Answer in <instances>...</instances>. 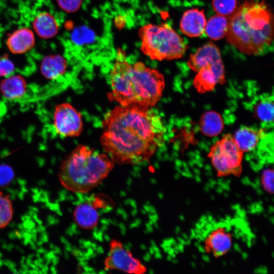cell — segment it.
<instances>
[{
    "label": "cell",
    "mask_w": 274,
    "mask_h": 274,
    "mask_svg": "<svg viewBox=\"0 0 274 274\" xmlns=\"http://www.w3.org/2000/svg\"><path fill=\"white\" fill-rule=\"evenodd\" d=\"M189 68L197 73L193 85L201 93L212 91L217 83L225 82V70L220 50L209 42L190 55L187 61Z\"/></svg>",
    "instance_id": "obj_6"
},
{
    "label": "cell",
    "mask_w": 274,
    "mask_h": 274,
    "mask_svg": "<svg viewBox=\"0 0 274 274\" xmlns=\"http://www.w3.org/2000/svg\"><path fill=\"white\" fill-rule=\"evenodd\" d=\"M53 126L57 134L62 137H75L83 130L82 115L71 104L63 102L54 107Z\"/></svg>",
    "instance_id": "obj_9"
},
{
    "label": "cell",
    "mask_w": 274,
    "mask_h": 274,
    "mask_svg": "<svg viewBox=\"0 0 274 274\" xmlns=\"http://www.w3.org/2000/svg\"><path fill=\"white\" fill-rule=\"evenodd\" d=\"M212 7L219 15L230 16L237 8L236 0H213Z\"/></svg>",
    "instance_id": "obj_22"
},
{
    "label": "cell",
    "mask_w": 274,
    "mask_h": 274,
    "mask_svg": "<svg viewBox=\"0 0 274 274\" xmlns=\"http://www.w3.org/2000/svg\"><path fill=\"white\" fill-rule=\"evenodd\" d=\"M228 23L229 17L219 14L214 15L206 22L204 32L213 40H220L226 36Z\"/></svg>",
    "instance_id": "obj_19"
},
{
    "label": "cell",
    "mask_w": 274,
    "mask_h": 274,
    "mask_svg": "<svg viewBox=\"0 0 274 274\" xmlns=\"http://www.w3.org/2000/svg\"><path fill=\"white\" fill-rule=\"evenodd\" d=\"M74 218L80 227L84 229H91L97 225L99 214L93 205L84 202L76 207L74 212Z\"/></svg>",
    "instance_id": "obj_17"
},
{
    "label": "cell",
    "mask_w": 274,
    "mask_h": 274,
    "mask_svg": "<svg viewBox=\"0 0 274 274\" xmlns=\"http://www.w3.org/2000/svg\"><path fill=\"white\" fill-rule=\"evenodd\" d=\"M110 81L108 98L121 106L138 104L153 107L160 99L165 86L163 76L157 70L141 61L130 64L122 51H118Z\"/></svg>",
    "instance_id": "obj_2"
},
{
    "label": "cell",
    "mask_w": 274,
    "mask_h": 274,
    "mask_svg": "<svg viewBox=\"0 0 274 274\" xmlns=\"http://www.w3.org/2000/svg\"><path fill=\"white\" fill-rule=\"evenodd\" d=\"M273 16L263 0H245L229 17L227 41L240 52L258 55L273 39Z\"/></svg>",
    "instance_id": "obj_3"
},
{
    "label": "cell",
    "mask_w": 274,
    "mask_h": 274,
    "mask_svg": "<svg viewBox=\"0 0 274 274\" xmlns=\"http://www.w3.org/2000/svg\"><path fill=\"white\" fill-rule=\"evenodd\" d=\"M14 63L6 54L0 56V77H7L14 71Z\"/></svg>",
    "instance_id": "obj_25"
},
{
    "label": "cell",
    "mask_w": 274,
    "mask_h": 274,
    "mask_svg": "<svg viewBox=\"0 0 274 274\" xmlns=\"http://www.w3.org/2000/svg\"><path fill=\"white\" fill-rule=\"evenodd\" d=\"M264 135L262 129L242 126L236 131L233 136L238 148L244 153L253 150L260 139Z\"/></svg>",
    "instance_id": "obj_15"
},
{
    "label": "cell",
    "mask_w": 274,
    "mask_h": 274,
    "mask_svg": "<svg viewBox=\"0 0 274 274\" xmlns=\"http://www.w3.org/2000/svg\"><path fill=\"white\" fill-rule=\"evenodd\" d=\"M151 108L138 104L120 105L105 116L100 141L114 163L145 162L162 144L164 126Z\"/></svg>",
    "instance_id": "obj_1"
},
{
    "label": "cell",
    "mask_w": 274,
    "mask_h": 274,
    "mask_svg": "<svg viewBox=\"0 0 274 274\" xmlns=\"http://www.w3.org/2000/svg\"><path fill=\"white\" fill-rule=\"evenodd\" d=\"M104 265L106 270L117 269L129 273L144 274L147 270L141 261L134 257L131 252L116 239H113L110 243L109 254Z\"/></svg>",
    "instance_id": "obj_8"
},
{
    "label": "cell",
    "mask_w": 274,
    "mask_h": 274,
    "mask_svg": "<svg viewBox=\"0 0 274 274\" xmlns=\"http://www.w3.org/2000/svg\"><path fill=\"white\" fill-rule=\"evenodd\" d=\"M114 164L107 154L99 153L88 146L79 145L61 162L59 180L69 191L87 193L102 182Z\"/></svg>",
    "instance_id": "obj_4"
},
{
    "label": "cell",
    "mask_w": 274,
    "mask_h": 274,
    "mask_svg": "<svg viewBox=\"0 0 274 274\" xmlns=\"http://www.w3.org/2000/svg\"><path fill=\"white\" fill-rule=\"evenodd\" d=\"M71 38L75 43L82 45L93 41L95 39V34L89 28L80 26L74 30L71 35Z\"/></svg>",
    "instance_id": "obj_23"
},
{
    "label": "cell",
    "mask_w": 274,
    "mask_h": 274,
    "mask_svg": "<svg viewBox=\"0 0 274 274\" xmlns=\"http://www.w3.org/2000/svg\"><path fill=\"white\" fill-rule=\"evenodd\" d=\"M67 67L66 59L60 54L46 56L40 65V72L47 79L55 80L62 76Z\"/></svg>",
    "instance_id": "obj_14"
},
{
    "label": "cell",
    "mask_w": 274,
    "mask_h": 274,
    "mask_svg": "<svg viewBox=\"0 0 274 274\" xmlns=\"http://www.w3.org/2000/svg\"><path fill=\"white\" fill-rule=\"evenodd\" d=\"M26 90V81L20 75H10L0 82V91L8 100H13L22 97Z\"/></svg>",
    "instance_id": "obj_13"
},
{
    "label": "cell",
    "mask_w": 274,
    "mask_h": 274,
    "mask_svg": "<svg viewBox=\"0 0 274 274\" xmlns=\"http://www.w3.org/2000/svg\"><path fill=\"white\" fill-rule=\"evenodd\" d=\"M36 33L41 38L49 39L55 37L59 30L58 24L54 16L47 12L39 13L32 21Z\"/></svg>",
    "instance_id": "obj_16"
},
{
    "label": "cell",
    "mask_w": 274,
    "mask_h": 274,
    "mask_svg": "<svg viewBox=\"0 0 274 274\" xmlns=\"http://www.w3.org/2000/svg\"><path fill=\"white\" fill-rule=\"evenodd\" d=\"M14 177V172L9 165L5 164L0 165V185H8Z\"/></svg>",
    "instance_id": "obj_27"
},
{
    "label": "cell",
    "mask_w": 274,
    "mask_h": 274,
    "mask_svg": "<svg viewBox=\"0 0 274 274\" xmlns=\"http://www.w3.org/2000/svg\"><path fill=\"white\" fill-rule=\"evenodd\" d=\"M13 216V204L9 195L0 192V229L9 224Z\"/></svg>",
    "instance_id": "obj_21"
},
{
    "label": "cell",
    "mask_w": 274,
    "mask_h": 274,
    "mask_svg": "<svg viewBox=\"0 0 274 274\" xmlns=\"http://www.w3.org/2000/svg\"><path fill=\"white\" fill-rule=\"evenodd\" d=\"M201 132L205 135L212 137L219 134L224 127L223 119L218 113L207 111L203 113L200 119Z\"/></svg>",
    "instance_id": "obj_18"
},
{
    "label": "cell",
    "mask_w": 274,
    "mask_h": 274,
    "mask_svg": "<svg viewBox=\"0 0 274 274\" xmlns=\"http://www.w3.org/2000/svg\"><path fill=\"white\" fill-rule=\"evenodd\" d=\"M254 116L262 124L272 125L273 123V102L270 96H262L254 107Z\"/></svg>",
    "instance_id": "obj_20"
},
{
    "label": "cell",
    "mask_w": 274,
    "mask_h": 274,
    "mask_svg": "<svg viewBox=\"0 0 274 274\" xmlns=\"http://www.w3.org/2000/svg\"><path fill=\"white\" fill-rule=\"evenodd\" d=\"M7 46L14 54H21L31 50L35 45L33 32L28 27H22L14 31L7 38Z\"/></svg>",
    "instance_id": "obj_12"
},
{
    "label": "cell",
    "mask_w": 274,
    "mask_h": 274,
    "mask_svg": "<svg viewBox=\"0 0 274 274\" xmlns=\"http://www.w3.org/2000/svg\"><path fill=\"white\" fill-rule=\"evenodd\" d=\"M141 50L151 59L159 61L182 58L188 46L167 24H147L139 30Z\"/></svg>",
    "instance_id": "obj_5"
},
{
    "label": "cell",
    "mask_w": 274,
    "mask_h": 274,
    "mask_svg": "<svg viewBox=\"0 0 274 274\" xmlns=\"http://www.w3.org/2000/svg\"><path fill=\"white\" fill-rule=\"evenodd\" d=\"M204 251L216 257H221L231 249L233 234L227 226L219 224L208 231L203 241Z\"/></svg>",
    "instance_id": "obj_10"
},
{
    "label": "cell",
    "mask_w": 274,
    "mask_h": 274,
    "mask_svg": "<svg viewBox=\"0 0 274 274\" xmlns=\"http://www.w3.org/2000/svg\"><path fill=\"white\" fill-rule=\"evenodd\" d=\"M274 172L272 168H267L263 170L261 176V185L262 188L267 193H273Z\"/></svg>",
    "instance_id": "obj_24"
},
{
    "label": "cell",
    "mask_w": 274,
    "mask_h": 274,
    "mask_svg": "<svg viewBox=\"0 0 274 274\" xmlns=\"http://www.w3.org/2000/svg\"><path fill=\"white\" fill-rule=\"evenodd\" d=\"M207 20L203 10L194 8L186 11L180 24L182 32L189 37L202 36L204 32Z\"/></svg>",
    "instance_id": "obj_11"
},
{
    "label": "cell",
    "mask_w": 274,
    "mask_h": 274,
    "mask_svg": "<svg viewBox=\"0 0 274 274\" xmlns=\"http://www.w3.org/2000/svg\"><path fill=\"white\" fill-rule=\"evenodd\" d=\"M59 7L67 13L78 11L82 5L83 0H57Z\"/></svg>",
    "instance_id": "obj_26"
},
{
    "label": "cell",
    "mask_w": 274,
    "mask_h": 274,
    "mask_svg": "<svg viewBox=\"0 0 274 274\" xmlns=\"http://www.w3.org/2000/svg\"><path fill=\"white\" fill-rule=\"evenodd\" d=\"M243 154L233 135L228 133L212 146L208 156L218 177H238L242 170Z\"/></svg>",
    "instance_id": "obj_7"
}]
</instances>
